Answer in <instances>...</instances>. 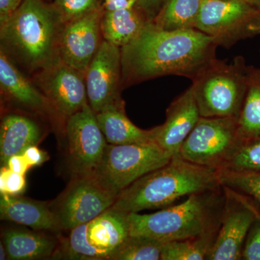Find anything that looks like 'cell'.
<instances>
[{
	"label": "cell",
	"mask_w": 260,
	"mask_h": 260,
	"mask_svg": "<svg viewBox=\"0 0 260 260\" xmlns=\"http://www.w3.org/2000/svg\"><path fill=\"white\" fill-rule=\"evenodd\" d=\"M218 47L213 38L197 29L168 31L150 21L121 48L123 88L169 75L193 80L217 58Z\"/></svg>",
	"instance_id": "obj_1"
},
{
	"label": "cell",
	"mask_w": 260,
	"mask_h": 260,
	"mask_svg": "<svg viewBox=\"0 0 260 260\" xmlns=\"http://www.w3.org/2000/svg\"><path fill=\"white\" fill-rule=\"evenodd\" d=\"M64 23L46 0H23L0 25V51L28 77L60 61L59 39Z\"/></svg>",
	"instance_id": "obj_2"
},
{
	"label": "cell",
	"mask_w": 260,
	"mask_h": 260,
	"mask_svg": "<svg viewBox=\"0 0 260 260\" xmlns=\"http://www.w3.org/2000/svg\"><path fill=\"white\" fill-rule=\"evenodd\" d=\"M221 188L217 170L176 155L121 191L111 208L127 214L140 213L167 208L183 197Z\"/></svg>",
	"instance_id": "obj_3"
},
{
	"label": "cell",
	"mask_w": 260,
	"mask_h": 260,
	"mask_svg": "<svg viewBox=\"0 0 260 260\" xmlns=\"http://www.w3.org/2000/svg\"><path fill=\"white\" fill-rule=\"evenodd\" d=\"M225 203L218 190L197 193L181 204L150 214H128L130 235L143 236L162 243L183 240L218 232Z\"/></svg>",
	"instance_id": "obj_4"
},
{
	"label": "cell",
	"mask_w": 260,
	"mask_h": 260,
	"mask_svg": "<svg viewBox=\"0 0 260 260\" xmlns=\"http://www.w3.org/2000/svg\"><path fill=\"white\" fill-rule=\"evenodd\" d=\"M247 67L242 56L231 63L214 59L205 65L191 86L203 117H239L247 87Z\"/></svg>",
	"instance_id": "obj_5"
},
{
	"label": "cell",
	"mask_w": 260,
	"mask_h": 260,
	"mask_svg": "<svg viewBox=\"0 0 260 260\" xmlns=\"http://www.w3.org/2000/svg\"><path fill=\"white\" fill-rule=\"evenodd\" d=\"M129 235L128 214L110 208L88 223L70 230L69 237L61 241L52 257L109 260Z\"/></svg>",
	"instance_id": "obj_6"
},
{
	"label": "cell",
	"mask_w": 260,
	"mask_h": 260,
	"mask_svg": "<svg viewBox=\"0 0 260 260\" xmlns=\"http://www.w3.org/2000/svg\"><path fill=\"white\" fill-rule=\"evenodd\" d=\"M172 155L155 142L143 144L107 143L95 177L119 195L138 179L170 161Z\"/></svg>",
	"instance_id": "obj_7"
},
{
	"label": "cell",
	"mask_w": 260,
	"mask_h": 260,
	"mask_svg": "<svg viewBox=\"0 0 260 260\" xmlns=\"http://www.w3.org/2000/svg\"><path fill=\"white\" fill-rule=\"evenodd\" d=\"M238 117H203L181 146L179 155L187 161L220 170L225 168L244 140Z\"/></svg>",
	"instance_id": "obj_8"
},
{
	"label": "cell",
	"mask_w": 260,
	"mask_h": 260,
	"mask_svg": "<svg viewBox=\"0 0 260 260\" xmlns=\"http://www.w3.org/2000/svg\"><path fill=\"white\" fill-rule=\"evenodd\" d=\"M196 29L230 49L260 35V10L246 0H203Z\"/></svg>",
	"instance_id": "obj_9"
},
{
	"label": "cell",
	"mask_w": 260,
	"mask_h": 260,
	"mask_svg": "<svg viewBox=\"0 0 260 260\" xmlns=\"http://www.w3.org/2000/svg\"><path fill=\"white\" fill-rule=\"evenodd\" d=\"M117 197L94 174L73 175V180L50 207L60 230L70 231L109 209Z\"/></svg>",
	"instance_id": "obj_10"
},
{
	"label": "cell",
	"mask_w": 260,
	"mask_h": 260,
	"mask_svg": "<svg viewBox=\"0 0 260 260\" xmlns=\"http://www.w3.org/2000/svg\"><path fill=\"white\" fill-rule=\"evenodd\" d=\"M225 193L220 227L207 260L242 259L243 246L260 211L249 197L223 186Z\"/></svg>",
	"instance_id": "obj_11"
},
{
	"label": "cell",
	"mask_w": 260,
	"mask_h": 260,
	"mask_svg": "<svg viewBox=\"0 0 260 260\" xmlns=\"http://www.w3.org/2000/svg\"><path fill=\"white\" fill-rule=\"evenodd\" d=\"M89 106L95 114L125 108L121 98L122 67L119 47L104 40L85 74Z\"/></svg>",
	"instance_id": "obj_12"
},
{
	"label": "cell",
	"mask_w": 260,
	"mask_h": 260,
	"mask_svg": "<svg viewBox=\"0 0 260 260\" xmlns=\"http://www.w3.org/2000/svg\"><path fill=\"white\" fill-rule=\"evenodd\" d=\"M64 133L73 175L94 174L102 160L107 142L95 113L88 104L68 118Z\"/></svg>",
	"instance_id": "obj_13"
},
{
	"label": "cell",
	"mask_w": 260,
	"mask_h": 260,
	"mask_svg": "<svg viewBox=\"0 0 260 260\" xmlns=\"http://www.w3.org/2000/svg\"><path fill=\"white\" fill-rule=\"evenodd\" d=\"M30 78L65 123L88 104L85 74L63 61Z\"/></svg>",
	"instance_id": "obj_14"
},
{
	"label": "cell",
	"mask_w": 260,
	"mask_h": 260,
	"mask_svg": "<svg viewBox=\"0 0 260 260\" xmlns=\"http://www.w3.org/2000/svg\"><path fill=\"white\" fill-rule=\"evenodd\" d=\"M104 7L64 24L59 44L60 61L85 74L103 42Z\"/></svg>",
	"instance_id": "obj_15"
},
{
	"label": "cell",
	"mask_w": 260,
	"mask_h": 260,
	"mask_svg": "<svg viewBox=\"0 0 260 260\" xmlns=\"http://www.w3.org/2000/svg\"><path fill=\"white\" fill-rule=\"evenodd\" d=\"M0 91L2 102L43 116L56 127L65 130V124L47 97L30 77L23 73L3 51H0Z\"/></svg>",
	"instance_id": "obj_16"
},
{
	"label": "cell",
	"mask_w": 260,
	"mask_h": 260,
	"mask_svg": "<svg viewBox=\"0 0 260 260\" xmlns=\"http://www.w3.org/2000/svg\"><path fill=\"white\" fill-rule=\"evenodd\" d=\"M201 117L191 86L176 98L161 125L153 128V140L172 156L179 155L181 146Z\"/></svg>",
	"instance_id": "obj_17"
},
{
	"label": "cell",
	"mask_w": 260,
	"mask_h": 260,
	"mask_svg": "<svg viewBox=\"0 0 260 260\" xmlns=\"http://www.w3.org/2000/svg\"><path fill=\"white\" fill-rule=\"evenodd\" d=\"M42 126L25 114L8 112L2 117L0 125V160L4 167L15 155H21L27 148L40 143Z\"/></svg>",
	"instance_id": "obj_18"
},
{
	"label": "cell",
	"mask_w": 260,
	"mask_h": 260,
	"mask_svg": "<svg viewBox=\"0 0 260 260\" xmlns=\"http://www.w3.org/2000/svg\"><path fill=\"white\" fill-rule=\"evenodd\" d=\"M0 218L36 230H60L50 205L20 195L1 194Z\"/></svg>",
	"instance_id": "obj_19"
},
{
	"label": "cell",
	"mask_w": 260,
	"mask_h": 260,
	"mask_svg": "<svg viewBox=\"0 0 260 260\" xmlns=\"http://www.w3.org/2000/svg\"><path fill=\"white\" fill-rule=\"evenodd\" d=\"M150 21L138 5L105 11L102 20L103 39L121 49L136 39Z\"/></svg>",
	"instance_id": "obj_20"
},
{
	"label": "cell",
	"mask_w": 260,
	"mask_h": 260,
	"mask_svg": "<svg viewBox=\"0 0 260 260\" xmlns=\"http://www.w3.org/2000/svg\"><path fill=\"white\" fill-rule=\"evenodd\" d=\"M3 244L11 260L45 259L52 256L58 246L53 238L18 229L5 231Z\"/></svg>",
	"instance_id": "obj_21"
},
{
	"label": "cell",
	"mask_w": 260,
	"mask_h": 260,
	"mask_svg": "<svg viewBox=\"0 0 260 260\" xmlns=\"http://www.w3.org/2000/svg\"><path fill=\"white\" fill-rule=\"evenodd\" d=\"M95 115L109 144H143L153 142V129H143L135 125L126 116L125 108L109 109Z\"/></svg>",
	"instance_id": "obj_22"
},
{
	"label": "cell",
	"mask_w": 260,
	"mask_h": 260,
	"mask_svg": "<svg viewBox=\"0 0 260 260\" xmlns=\"http://www.w3.org/2000/svg\"><path fill=\"white\" fill-rule=\"evenodd\" d=\"M238 131L243 140L260 137V68L247 67V87L240 114Z\"/></svg>",
	"instance_id": "obj_23"
},
{
	"label": "cell",
	"mask_w": 260,
	"mask_h": 260,
	"mask_svg": "<svg viewBox=\"0 0 260 260\" xmlns=\"http://www.w3.org/2000/svg\"><path fill=\"white\" fill-rule=\"evenodd\" d=\"M203 0H166L150 23L168 31L196 29Z\"/></svg>",
	"instance_id": "obj_24"
},
{
	"label": "cell",
	"mask_w": 260,
	"mask_h": 260,
	"mask_svg": "<svg viewBox=\"0 0 260 260\" xmlns=\"http://www.w3.org/2000/svg\"><path fill=\"white\" fill-rule=\"evenodd\" d=\"M218 232L162 243L160 260L207 259Z\"/></svg>",
	"instance_id": "obj_25"
},
{
	"label": "cell",
	"mask_w": 260,
	"mask_h": 260,
	"mask_svg": "<svg viewBox=\"0 0 260 260\" xmlns=\"http://www.w3.org/2000/svg\"><path fill=\"white\" fill-rule=\"evenodd\" d=\"M162 246L151 238L129 234L109 260H160Z\"/></svg>",
	"instance_id": "obj_26"
},
{
	"label": "cell",
	"mask_w": 260,
	"mask_h": 260,
	"mask_svg": "<svg viewBox=\"0 0 260 260\" xmlns=\"http://www.w3.org/2000/svg\"><path fill=\"white\" fill-rule=\"evenodd\" d=\"M222 186L249 197L260 205V171L217 170Z\"/></svg>",
	"instance_id": "obj_27"
},
{
	"label": "cell",
	"mask_w": 260,
	"mask_h": 260,
	"mask_svg": "<svg viewBox=\"0 0 260 260\" xmlns=\"http://www.w3.org/2000/svg\"><path fill=\"white\" fill-rule=\"evenodd\" d=\"M223 169L260 171V137L244 140L234 158Z\"/></svg>",
	"instance_id": "obj_28"
},
{
	"label": "cell",
	"mask_w": 260,
	"mask_h": 260,
	"mask_svg": "<svg viewBox=\"0 0 260 260\" xmlns=\"http://www.w3.org/2000/svg\"><path fill=\"white\" fill-rule=\"evenodd\" d=\"M51 3L64 24L103 6L104 0H52Z\"/></svg>",
	"instance_id": "obj_29"
},
{
	"label": "cell",
	"mask_w": 260,
	"mask_h": 260,
	"mask_svg": "<svg viewBox=\"0 0 260 260\" xmlns=\"http://www.w3.org/2000/svg\"><path fill=\"white\" fill-rule=\"evenodd\" d=\"M242 259L260 260V211L246 236Z\"/></svg>",
	"instance_id": "obj_30"
},
{
	"label": "cell",
	"mask_w": 260,
	"mask_h": 260,
	"mask_svg": "<svg viewBox=\"0 0 260 260\" xmlns=\"http://www.w3.org/2000/svg\"><path fill=\"white\" fill-rule=\"evenodd\" d=\"M25 175L13 172L7 168L2 169L0 174L1 194L19 195L25 189Z\"/></svg>",
	"instance_id": "obj_31"
},
{
	"label": "cell",
	"mask_w": 260,
	"mask_h": 260,
	"mask_svg": "<svg viewBox=\"0 0 260 260\" xmlns=\"http://www.w3.org/2000/svg\"><path fill=\"white\" fill-rule=\"evenodd\" d=\"M23 0H0V25L5 23L20 8Z\"/></svg>",
	"instance_id": "obj_32"
},
{
	"label": "cell",
	"mask_w": 260,
	"mask_h": 260,
	"mask_svg": "<svg viewBox=\"0 0 260 260\" xmlns=\"http://www.w3.org/2000/svg\"><path fill=\"white\" fill-rule=\"evenodd\" d=\"M30 167H31V166L29 164L28 160L24 157L23 154L12 156L4 167V168H7V169H10L13 172L23 174V175H25V173L27 172Z\"/></svg>",
	"instance_id": "obj_33"
},
{
	"label": "cell",
	"mask_w": 260,
	"mask_h": 260,
	"mask_svg": "<svg viewBox=\"0 0 260 260\" xmlns=\"http://www.w3.org/2000/svg\"><path fill=\"white\" fill-rule=\"evenodd\" d=\"M166 0H138V6L146 14L149 20H153L158 14Z\"/></svg>",
	"instance_id": "obj_34"
},
{
	"label": "cell",
	"mask_w": 260,
	"mask_h": 260,
	"mask_svg": "<svg viewBox=\"0 0 260 260\" xmlns=\"http://www.w3.org/2000/svg\"><path fill=\"white\" fill-rule=\"evenodd\" d=\"M23 155L31 167L41 165L47 158L46 154L37 148V145L29 147L23 152Z\"/></svg>",
	"instance_id": "obj_35"
},
{
	"label": "cell",
	"mask_w": 260,
	"mask_h": 260,
	"mask_svg": "<svg viewBox=\"0 0 260 260\" xmlns=\"http://www.w3.org/2000/svg\"><path fill=\"white\" fill-rule=\"evenodd\" d=\"M138 0H104L103 7L105 11L126 9L138 5Z\"/></svg>",
	"instance_id": "obj_36"
},
{
	"label": "cell",
	"mask_w": 260,
	"mask_h": 260,
	"mask_svg": "<svg viewBox=\"0 0 260 260\" xmlns=\"http://www.w3.org/2000/svg\"><path fill=\"white\" fill-rule=\"evenodd\" d=\"M8 259V255H7V251L5 249L4 244L3 242L0 244V259L5 260Z\"/></svg>",
	"instance_id": "obj_37"
},
{
	"label": "cell",
	"mask_w": 260,
	"mask_h": 260,
	"mask_svg": "<svg viewBox=\"0 0 260 260\" xmlns=\"http://www.w3.org/2000/svg\"><path fill=\"white\" fill-rule=\"evenodd\" d=\"M248 3H250L251 5L256 8V9L260 10V0H246Z\"/></svg>",
	"instance_id": "obj_38"
},
{
	"label": "cell",
	"mask_w": 260,
	"mask_h": 260,
	"mask_svg": "<svg viewBox=\"0 0 260 260\" xmlns=\"http://www.w3.org/2000/svg\"><path fill=\"white\" fill-rule=\"evenodd\" d=\"M46 1H47V2H51V1H52V0H46Z\"/></svg>",
	"instance_id": "obj_39"
},
{
	"label": "cell",
	"mask_w": 260,
	"mask_h": 260,
	"mask_svg": "<svg viewBox=\"0 0 260 260\" xmlns=\"http://www.w3.org/2000/svg\"><path fill=\"white\" fill-rule=\"evenodd\" d=\"M259 54H260V49H259Z\"/></svg>",
	"instance_id": "obj_40"
}]
</instances>
